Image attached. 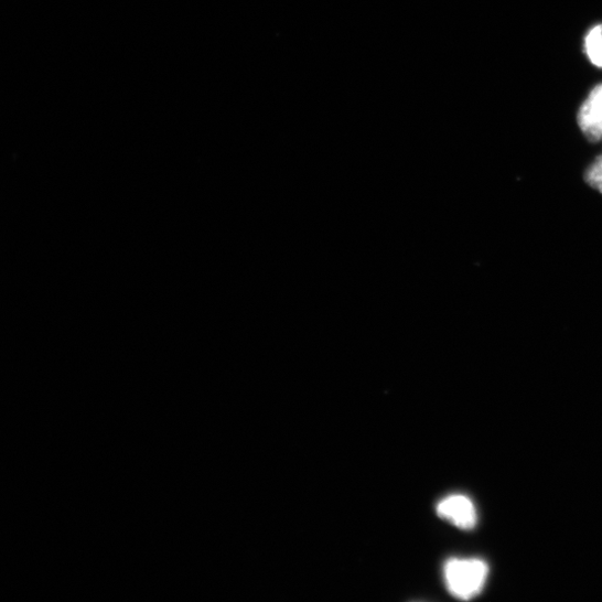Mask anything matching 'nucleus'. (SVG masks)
Here are the masks:
<instances>
[{"label": "nucleus", "instance_id": "1", "mask_svg": "<svg viewBox=\"0 0 602 602\" xmlns=\"http://www.w3.org/2000/svg\"><path fill=\"white\" fill-rule=\"evenodd\" d=\"M487 572V565L480 559H450L444 566V580L452 595L470 600L482 591Z\"/></svg>", "mask_w": 602, "mask_h": 602}, {"label": "nucleus", "instance_id": "2", "mask_svg": "<svg viewBox=\"0 0 602 602\" xmlns=\"http://www.w3.org/2000/svg\"><path fill=\"white\" fill-rule=\"evenodd\" d=\"M577 122L587 140L593 143L602 140V84L594 86L584 99Z\"/></svg>", "mask_w": 602, "mask_h": 602}, {"label": "nucleus", "instance_id": "3", "mask_svg": "<svg viewBox=\"0 0 602 602\" xmlns=\"http://www.w3.org/2000/svg\"><path fill=\"white\" fill-rule=\"evenodd\" d=\"M438 515L463 530H471L477 522L473 502L465 495L453 494L443 498L437 507Z\"/></svg>", "mask_w": 602, "mask_h": 602}, {"label": "nucleus", "instance_id": "4", "mask_svg": "<svg viewBox=\"0 0 602 602\" xmlns=\"http://www.w3.org/2000/svg\"><path fill=\"white\" fill-rule=\"evenodd\" d=\"M584 53L598 68H602V24L593 26L584 37Z\"/></svg>", "mask_w": 602, "mask_h": 602}, {"label": "nucleus", "instance_id": "5", "mask_svg": "<svg viewBox=\"0 0 602 602\" xmlns=\"http://www.w3.org/2000/svg\"><path fill=\"white\" fill-rule=\"evenodd\" d=\"M584 180L588 185L602 194V153L585 170Z\"/></svg>", "mask_w": 602, "mask_h": 602}]
</instances>
